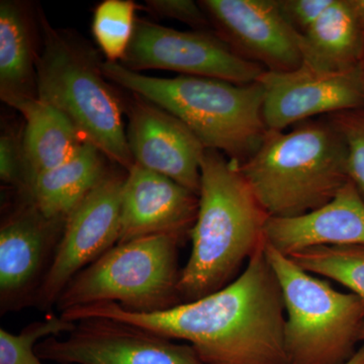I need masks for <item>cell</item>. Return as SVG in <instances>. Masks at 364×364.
I'll use <instances>...</instances> for the list:
<instances>
[{
    "label": "cell",
    "instance_id": "6da1fadb",
    "mask_svg": "<svg viewBox=\"0 0 364 364\" xmlns=\"http://www.w3.org/2000/svg\"><path fill=\"white\" fill-rule=\"evenodd\" d=\"M76 323L109 318L169 340H183L205 364H289L286 308L265 244L240 275L220 291L154 313L97 304L60 314Z\"/></svg>",
    "mask_w": 364,
    "mask_h": 364
},
{
    "label": "cell",
    "instance_id": "7a4b0ae2",
    "mask_svg": "<svg viewBox=\"0 0 364 364\" xmlns=\"http://www.w3.org/2000/svg\"><path fill=\"white\" fill-rule=\"evenodd\" d=\"M269 215L239 169L219 151L205 149L195 224L189 230L191 252L182 268V303L220 291L237 277L245 261L264 245Z\"/></svg>",
    "mask_w": 364,
    "mask_h": 364
},
{
    "label": "cell",
    "instance_id": "3957f363",
    "mask_svg": "<svg viewBox=\"0 0 364 364\" xmlns=\"http://www.w3.org/2000/svg\"><path fill=\"white\" fill-rule=\"evenodd\" d=\"M102 71L107 80L181 119L205 149L219 151L239 164L257 152L269 132L258 81L238 85L198 76L152 77L109 61L102 63Z\"/></svg>",
    "mask_w": 364,
    "mask_h": 364
},
{
    "label": "cell",
    "instance_id": "277c9868",
    "mask_svg": "<svg viewBox=\"0 0 364 364\" xmlns=\"http://www.w3.org/2000/svg\"><path fill=\"white\" fill-rule=\"evenodd\" d=\"M239 169L270 218L308 214L350 181L346 145L327 117L301 122L289 132H268Z\"/></svg>",
    "mask_w": 364,
    "mask_h": 364
},
{
    "label": "cell",
    "instance_id": "5b68a950",
    "mask_svg": "<svg viewBox=\"0 0 364 364\" xmlns=\"http://www.w3.org/2000/svg\"><path fill=\"white\" fill-rule=\"evenodd\" d=\"M38 16L42 49L36 62L37 97L68 117L86 143L129 171L135 161L123 105L102 71L104 62L86 41L53 28L41 9Z\"/></svg>",
    "mask_w": 364,
    "mask_h": 364
},
{
    "label": "cell",
    "instance_id": "8992f818",
    "mask_svg": "<svg viewBox=\"0 0 364 364\" xmlns=\"http://www.w3.org/2000/svg\"><path fill=\"white\" fill-rule=\"evenodd\" d=\"M178 235H154L117 244L79 272L59 296L60 314L97 304L154 313L181 304Z\"/></svg>",
    "mask_w": 364,
    "mask_h": 364
},
{
    "label": "cell",
    "instance_id": "52a82bcc",
    "mask_svg": "<svg viewBox=\"0 0 364 364\" xmlns=\"http://www.w3.org/2000/svg\"><path fill=\"white\" fill-rule=\"evenodd\" d=\"M286 308L284 344L289 364H345L361 342L364 301L340 293L265 243Z\"/></svg>",
    "mask_w": 364,
    "mask_h": 364
},
{
    "label": "cell",
    "instance_id": "ba28073f",
    "mask_svg": "<svg viewBox=\"0 0 364 364\" xmlns=\"http://www.w3.org/2000/svg\"><path fill=\"white\" fill-rule=\"evenodd\" d=\"M126 176L109 170L67 218L51 263L33 298L42 310L56 306L69 282L119 243Z\"/></svg>",
    "mask_w": 364,
    "mask_h": 364
},
{
    "label": "cell",
    "instance_id": "9c48e42d",
    "mask_svg": "<svg viewBox=\"0 0 364 364\" xmlns=\"http://www.w3.org/2000/svg\"><path fill=\"white\" fill-rule=\"evenodd\" d=\"M119 64L139 73L159 69L238 85L256 82L267 71L238 56L214 31H177L141 18Z\"/></svg>",
    "mask_w": 364,
    "mask_h": 364
},
{
    "label": "cell",
    "instance_id": "30bf717a",
    "mask_svg": "<svg viewBox=\"0 0 364 364\" xmlns=\"http://www.w3.org/2000/svg\"><path fill=\"white\" fill-rule=\"evenodd\" d=\"M36 352L59 364H205L191 345L109 318L79 321L63 338L41 341Z\"/></svg>",
    "mask_w": 364,
    "mask_h": 364
},
{
    "label": "cell",
    "instance_id": "8fae6325",
    "mask_svg": "<svg viewBox=\"0 0 364 364\" xmlns=\"http://www.w3.org/2000/svg\"><path fill=\"white\" fill-rule=\"evenodd\" d=\"M212 30L238 56L267 71L303 65L301 35L280 14L277 0H200Z\"/></svg>",
    "mask_w": 364,
    "mask_h": 364
},
{
    "label": "cell",
    "instance_id": "7c38bea8",
    "mask_svg": "<svg viewBox=\"0 0 364 364\" xmlns=\"http://www.w3.org/2000/svg\"><path fill=\"white\" fill-rule=\"evenodd\" d=\"M257 81L262 86L268 131L282 132L317 117L364 107L358 67L330 72L301 65L293 71H264Z\"/></svg>",
    "mask_w": 364,
    "mask_h": 364
},
{
    "label": "cell",
    "instance_id": "4fadbf2b",
    "mask_svg": "<svg viewBox=\"0 0 364 364\" xmlns=\"http://www.w3.org/2000/svg\"><path fill=\"white\" fill-rule=\"evenodd\" d=\"M128 117L127 140L135 164L198 195L205 148L195 134L166 109L136 95Z\"/></svg>",
    "mask_w": 364,
    "mask_h": 364
},
{
    "label": "cell",
    "instance_id": "5bb4252c",
    "mask_svg": "<svg viewBox=\"0 0 364 364\" xmlns=\"http://www.w3.org/2000/svg\"><path fill=\"white\" fill-rule=\"evenodd\" d=\"M198 210V195L135 164L124 179L119 243L154 235L183 237L195 224Z\"/></svg>",
    "mask_w": 364,
    "mask_h": 364
},
{
    "label": "cell",
    "instance_id": "9a60e30c",
    "mask_svg": "<svg viewBox=\"0 0 364 364\" xmlns=\"http://www.w3.org/2000/svg\"><path fill=\"white\" fill-rule=\"evenodd\" d=\"M66 220L46 218L28 200L0 229V299L2 312L18 306L42 282L46 259L58 243Z\"/></svg>",
    "mask_w": 364,
    "mask_h": 364
},
{
    "label": "cell",
    "instance_id": "2e32d148",
    "mask_svg": "<svg viewBox=\"0 0 364 364\" xmlns=\"http://www.w3.org/2000/svg\"><path fill=\"white\" fill-rule=\"evenodd\" d=\"M265 243L289 256L318 246H364V198L349 181L323 207L293 218H270Z\"/></svg>",
    "mask_w": 364,
    "mask_h": 364
},
{
    "label": "cell",
    "instance_id": "e0dca14e",
    "mask_svg": "<svg viewBox=\"0 0 364 364\" xmlns=\"http://www.w3.org/2000/svg\"><path fill=\"white\" fill-rule=\"evenodd\" d=\"M4 102L25 119L21 149L26 188L33 177L63 164L85 143L68 117L38 97H11Z\"/></svg>",
    "mask_w": 364,
    "mask_h": 364
},
{
    "label": "cell",
    "instance_id": "ac0fdd59",
    "mask_svg": "<svg viewBox=\"0 0 364 364\" xmlns=\"http://www.w3.org/2000/svg\"><path fill=\"white\" fill-rule=\"evenodd\" d=\"M303 65L342 72L358 68L364 51V14L354 0H333L301 35Z\"/></svg>",
    "mask_w": 364,
    "mask_h": 364
},
{
    "label": "cell",
    "instance_id": "d6986e66",
    "mask_svg": "<svg viewBox=\"0 0 364 364\" xmlns=\"http://www.w3.org/2000/svg\"><path fill=\"white\" fill-rule=\"evenodd\" d=\"M105 157L90 143L63 164L28 182V200L48 219L66 220L107 173Z\"/></svg>",
    "mask_w": 364,
    "mask_h": 364
},
{
    "label": "cell",
    "instance_id": "ffe728a7",
    "mask_svg": "<svg viewBox=\"0 0 364 364\" xmlns=\"http://www.w3.org/2000/svg\"><path fill=\"white\" fill-rule=\"evenodd\" d=\"M35 25L28 6L0 2V97H37Z\"/></svg>",
    "mask_w": 364,
    "mask_h": 364
},
{
    "label": "cell",
    "instance_id": "44dd1931",
    "mask_svg": "<svg viewBox=\"0 0 364 364\" xmlns=\"http://www.w3.org/2000/svg\"><path fill=\"white\" fill-rule=\"evenodd\" d=\"M289 257L305 272L339 282L364 301V246H318Z\"/></svg>",
    "mask_w": 364,
    "mask_h": 364
},
{
    "label": "cell",
    "instance_id": "7402d4cb",
    "mask_svg": "<svg viewBox=\"0 0 364 364\" xmlns=\"http://www.w3.org/2000/svg\"><path fill=\"white\" fill-rule=\"evenodd\" d=\"M136 4L132 0H105L95 7L92 33L107 61L119 62L135 33Z\"/></svg>",
    "mask_w": 364,
    "mask_h": 364
},
{
    "label": "cell",
    "instance_id": "603a6c76",
    "mask_svg": "<svg viewBox=\"0 0 364 364\" xmlns=\"http://www.w3.org/2000/svg\"><path fill=\"white\" fill-rule=\"evenodd\" d=\"M75 323L61 316L49 315L45 320L33 322L18 334L0 330V364H43L36 346L43 340L67 334Z\"/></svg>",
    "mask_w": 364,
    "mask_h": 364
},
{
    "label": "cell",
    "instance_id": "cb8c5ba5",
    "mask_svg": "<svg viewBox=\"0 0 364 364\" xmlns=\"http://www.w3.org/2000/svg\"><path fill=\"white\" fill-rule=\"evenodd\" d=\"M326 117L343 138L347 148L349 179L364 198V107Z\"/></svg>",
    "mask_w": 364,
    "mask_h": 364
},
{
    "label": "cell",
    "instance_id": "d4e9b609",
    "mask_svg": "<svg viewBox=\"0 0 364 364\" xmlns=\"http://www.w3.org/2000/svg\"><path fill=\"white\" fill-rule=\"evenodd\" d=\"M146 6L151 13L163 18H174L193 30L213 31L207 14L198 1L193 0H147Z\"/></svg>",
    "mask_w": 364,
    "mask_h": 364
},
{
    "label": "cell",
    "instance_id": "484cf974",
    "mask_svg": "<svg viewBox=\"0 0 364 364\" xmlns=\"http://www.w3.org/2000/svg\"><path fill=\"white\" fill-rule=\"evenodd\" d=\"M280 14L299 35L312 28L333 0H277Z\"/></svg>",
    "mask_w": 364,
    "mask_h": 364
},
{
    "label": "cell",
    "instance_id": "4316f807",
    "mask_svg": "<svg viewBox=\"0 0 364 364\" xmlns=\"http://www.w3.org/2000/svg\"><path fill=\"white\" fill-rule=\"evenodd\" d=\"M0 178L4 183L26 188V169L21 142H18L11 134H2L0 138Z\"/></svg>",
    "mask_w": 364,
    "mask_h": 364
},
{
    "label": "cell",
    "instance_id": "83f0119b",
    "mask_svg": "<svg viewBox=\"0 0 364 364\" xmlns=\"http://www.w3.org/2000/svg\"><path fill=\"white\" fill-rule=\"evenodd\" d=\"M345 364H364V341L356 351V353L354 354L353 358Z\"/></svg>",
    "mask_w": 364,
    "mask_h": 364
},
{
    "label": "cell",
    "instance_id": "f1b7e54d",
    "mask_svg": "<svg viewBox=\"0 0 364 364\" xmlns=\"http://www.w3.org/2000/svg\"><path fill=\"white\" fill-rule=\"evenodd\" d=\"M359 76H360L361 85H363V92H364V51L363 58L359 62L358 65Z\"/></svg>",
    "mask_w": 364,
    "mask_h": 364
},
{
    "label": "cell",
    "instance_id": "f546056e",
    "mask_svg": "<svg viewBox=\"0 0 364 364\" xmlns=\"http://www.w3.org/2000/svg\"><path fill=\"white\" fill-rule=\"evenodd\" d=\"M356 6L360 9L361 13L364 14V0H354Z\"/></svg>",
    "mask_w": 364,
    "mask_h": 364
},
{
    "label": "cell",
    "instance_id": "4dcf8cb0",
    "mask_svg": "<svg viewBox=\"0 0 364 364\" xmlns=\"http://www.w3.org/2000/svg\"><path fill=\"white\" fill-rule=\"evenodd\" d=\"M364 341V326L363 328V331H361V342Z\"/></svg>",
    "mask_w": 364,
    "mask_h": 364
}]
</instances>
